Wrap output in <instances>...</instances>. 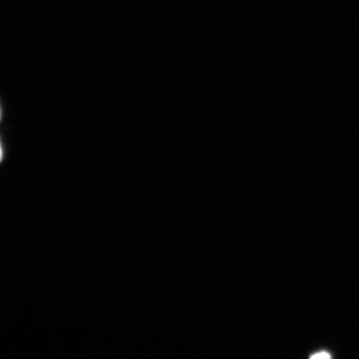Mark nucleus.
<instances>
[{
	"label": "nucleus",
	"mask_w": 359,
	"mask_h": 359,
	"mask_svg": "<svg viewBox=\"0 0 359 359\" xmlns=\"http://www.w3.org/2000/svg\"><path fill=\"white\" fill-rule=\"evenodd\" d=\"M332 356L330 355V353L322 351L316 353V354H313L311 356L312 359H329Z\"/></svg>",
	"instance_id": "obj_1"
}]
</instances>
